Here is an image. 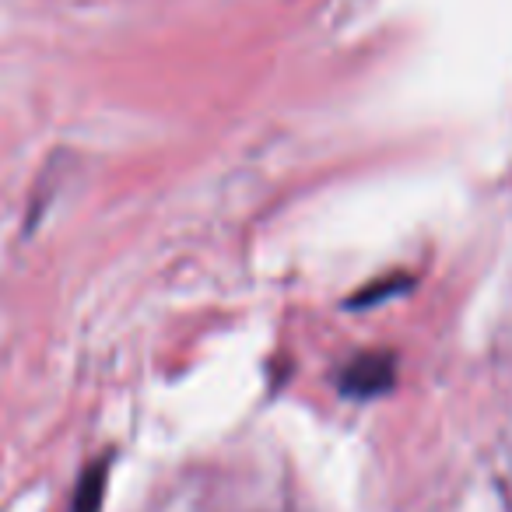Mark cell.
I'll use <instances>...</instances> for the list:
<instances>
[{"instance_id":"cell-1","label":"cell","mask_w":512,"mask_h":512,"mask_svg":"<svg viewBox=\"0 0 512 512\" xmlns=\"http://www.w3.org/2000/svg\"><path fill=\"white\" fill-rule=\"evenodd\" d=\"M397 379V362L386 351H372V355H362L344 369L341 376V390L348 397H376V393H386Z\"/></svg>"}]
</instances>
